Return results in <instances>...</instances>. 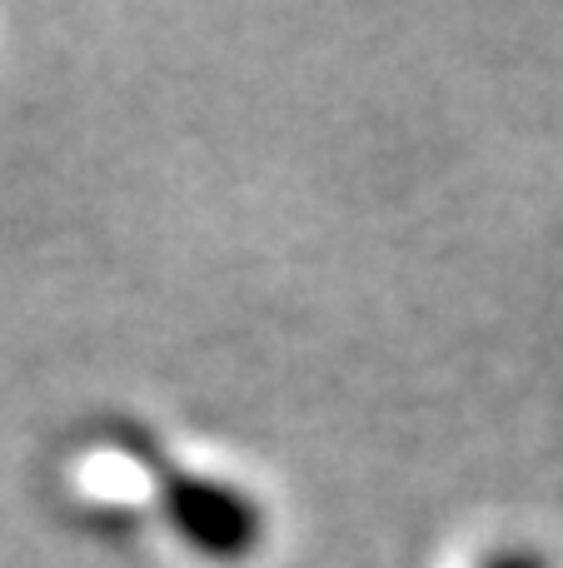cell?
<instances>
[{
    "label": "cell",
    "mask_w": 563,
    "mask_h": 568,
    "mask_svg": "<svg viewBox=\"0 0 563 568\" xmlns=\"http://www.w3.org/2000/svg\"><path fill=\"white\" fill-rule=\"evenodd\" d=\"M489 568H544V564H539L534 554H499V559L489 564Z\"/></svg>",
    "instance_id": "7a4b0ae2"
},
{
    "label": "cell",
    "mask_w": 563,
    "mask_h": 568,
    "mask_svg": "<svg viewBox=\"0 0 563 568\" xmlns=\"http://www.w3.org/2000/svg\"><path fill=\"white\" fill-rule=\"evenodd\" d=\"M165 504H170V524L180 529V539L190 549L209 554V559L229 564L239 554L255 549L259 539V509L245 499L239 489L219 479H199V474H180L165 469Z\"/></svg>",
    "instance_id": "6da1fadb"
}]
</instances>
